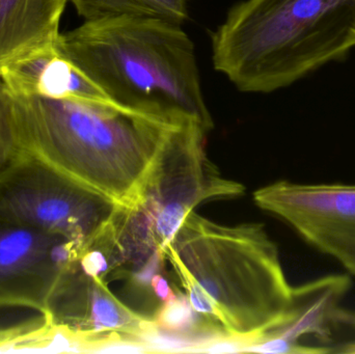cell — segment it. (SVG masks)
Here are the masks:
<instances>
[{
    "instance_id": "cell-1",
    "label": "cell",
    "mask_w": 355,
    "mask_h": 354,
    "mask_svg": "<svg viewBox=\"0 0 355 354\" xmlns=\"http://www.w3.org/2000/svg\"><path fill=\"white\" fill-rule=\"evenodd\" d=\"M58 48L120 107L213 128L196 48L182 25L141 17L85 21L60 33Z\"/></svg>"
},
{
    "instance_id": "cell-2",
    "label": "cell",
    "mask_w": 355,
    "mask_h": 354,
    "mask_svg": "<svg viewBox=\"0 0 355 354\" xmlns=\"http://www.w3.org/2000/svg\"><path fill=\"white\" fill-rule=\"evenodd\" d=\"M10 96L23 153L121 206L178 124L114 104Z\"/></svg>"
},
{
    "instance_id": "cell-3",
    "label": "cell",
    "mask_w": 355,
    "mask_h": 354,
    "mask_svg": "<svg viewBox=\"0 0 355 354\" xmlns=\"http://www.w3.org/2000/svg\"><path fill=\"white\" fill-rule=\"evenodd\" d=\"M355 47V0H243L211 37L215 70L240 91L290 87Z\"/></svg>"
},
{
    "instance_id": "cell-4",
    "label": "cell",
    "mask_w": 355,
    "mask_h": 354,
    "mask_svg": "<svg viewBox=\"0 0 355 354\" xmlns=\"http://www.w3.org/2000/svg\"><path fill=\"white\" fill-rule=\"evenodd\" d=\"M164 256L210 297L227 334L254 344L281 322L292 286L264 224L225 226L193 211Z\"/></svg>"
},
{
    "instance_id": "cell-5",
    "label": "cell",
    "mask_w": 355,
    "mask_h": 354,
    "mask_svg": "<svg viewBox=\"0 0 355 354\" xmlns=\"http://www.w3.org/2000/svg\"><path fill=\"white\" fill-rule=\"evenodd\" d=\"M208 132L196 122L173 125L126 206L162 254L200 204L245 191L211 161L206 151Z\"/></svg>"
},
{
    "instance_id": "cell-6",
    "label": "cell",
    "mask_w": 355,
    "mask_h": 354,
    "mask_svg": "<svg viewBox=\"0 0 355 354\" xmlns=\"http://www.w3.org/2000/svg\"><path fill=\"white\" fill-rule=\"evenodd\" d=\"M119 204L23 153L0 172V222L35 229L89 247Z\"/></svg>"
},
{
    "instance_id": "cell-7",
    "label": "cell",
    "mask_w": 355,
    "mask_h": 354,
    "mask_svg": "<svg viewBox=\"0 0 355 354\" xmlns=\"http://www.w3.org/2000/svg\"><path fill=\"white\" fill-rule=\"evenodd\" d=\"M254 201L355 276V184L279 180L254 191Z\"/></svg>"
},
{
    "instance_id": "cell-8",
    "label": "cell",
    "mask_w": 355,
    "mask_h": 354,
    "mask_svg": "<svg viewBox=\"0 0 355 354\" xmlns=\"http://www.w3.org/2000/svg\"><path fill=\"white\" fill-rule=\"evenodd\" d=\"M85 249L62 237L0 222V308L45 315L58 281Z\"/></svg>"
},
{
    "instance_id": "cell-9",
    "label": "cell",
    "mask_w": 355,
    "mask_h": 354,
    "mask_svg": "<svg viewBox=\"0 0 355 354\" xmlns=\"http://www.w3.org/2000/svg\"><path fill=\"white\" fill-rule=\"evenodd\" d=\"M44 317L83 339L85 353L110 334L137 339L151 318L141 315L116 299L107 283L87 276L76 262L58 281Z\"/></svg>"
},
{
    "instance_id": "cell-10",
    "label": "cell",
    "mask_w": 355,
    "mask_h": 354,
    "mask_svg": "<svg viewBox=\"0 0 355 354\" xmlns=\"http://www.w3.org/2000/svg\"><path fill=\"white\" fill-rule=\"evenodd\" d=\"M347 274H329L292 287L291 297L285 314L277 328L265 334L260 342L248 345L244 353H329L324 346H306L304 338L331 342L334 330L341 321H348L342 303L352 289Z\"/></svg>"
},
{
    "instance_id": "cell-11",
    "label": "cell",
    "mask_w": 355,
    "mask_h": 354,
    "mask_svg": "<svg viewBox=\"0 0 355 354\" xmlns=\"http://www.w3.org/2000/svg\"><path fill=\"white\" fill-rule=\"evenodd\" d=\"M0 80L12 95L116 105L54 45L39 48L0 66Z\"/></svg>"
},
{
    "instance_id": "cell-12",
    "label": "cell",
    "mask_w": 355,
    "mask_h": 354,
    "mask_svg": "<svg viewBox=\"0 0 355 354\" xmlns=\"http://www.w3.org/2000/svg\"><path fill=\"white\" fill-rule=\"evenodd\" d=\"M68 0H0V66L60 39Z\"/></svg>"
},
{
    "instance_id": "cell-13",
    "label": "cell",
    "mask_w": 355,
    "mask_h": 354,
    "mask_svg": "<svg viewBox=\"0 0 355 354\" xmlns=\"http://www.w3.org/2000/svg\"><path fill=\"white\" fill-rule=\"evenodd\" d=\"M85 21L141 17L183 25L189 18V0H71Z\"/></svg>"
},
{
    "instance_id": "cell-14",
    "label": "cell",
    "mask_w": 355,
    "mask_h": 354,
    "mask_svg": "<svg viewBox=\"0 0 355 354\" xmlns=\"http://www.w3.org/2000/svg\"><path fill=\"white\" fill-rule=\"evenodd\" d=\"M198 312L192 308L186 295L177 292L176 299L162 303L154 315L156 326L162 330L177 334L200 335L223 330L214 324H198Z\"/></svg>"
},
{
    "instance_id": "cell-15",
    "label": "cell",
    "mask_w": 355,
    "mask_h": 354,
    "mask_svg": "<svg viewBox=\"0 0 355 354\" xmlns=\"http://www.w3.org/2000/svg\"><path fill=\"white\" fill-rule=\"evenodd\" d=\"M22 154L15 123L12 96L0 80V172Z\"/></svg>"
},
{
    "instance_id": "cell-16",
    "label": "cell",
    "mask_w": 355,
    "mask_h": 354,
    "mask_svg": "<svg viewBox=\"0 0 355 354\" xmlns=\"http://www.w3.org/2000/svg\"><path fill=\"white\" fill-rule=\"evenodd\" d=\"M44 322L45 318L39 314L31 319L18 324H0V353L26 351L29 343Z\"/></svg>"
},
{
    "instance_id": "cell-17",
    "label": "cell",
    "mask_w": 355,
    "mask_h": 354,
    "mask_svg": "<svg viewBox=\"0 0 355 354\" xmlns=\"http://www.w3.org/2000/svg\"><path fill=\"white\" fill-rule=\"evenodd\" d=\"M151 286L152 289H153L154 294H155L162 303H166V301L176 299V291L171 288L168 280H166L162 274H156L155 276H153V278L151 280Z\"/></svg>"
},
{
    "instance_id": "cell-18",
    "label": "cell",
    "mask_w": 355,
    "mask_h": 354,
    "mask_svg": "<svg viewBox=\"0 0 355 354\" xmlns=\"http://www.w3.org/2000/svg\"><path fill=\"white\" fill-rule=\"evenodd\" d=\"M354 351H355V345H354Z\"/></svg>"
}]
</instances>
